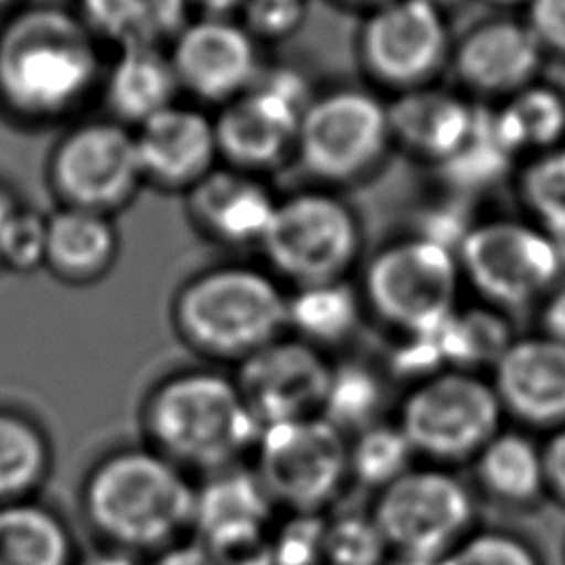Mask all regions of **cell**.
<instances>
[{"label": "cell", "instance_id": "cell-1", "mask_svg": "<svg viewBox=\"0 0 565 565\" xmlns=\"http://www.w3.org/2000/svg\"><path fill=\"white\" fill-rule=\"evenodd\" d=\"M102 42L57 4H22L0 24V108L22 124L75 115L104 79Z\"/></svg>", "mask_w": 565, "mask_h": 565}, {"label": "cell", "instance_id": "cell-2", "mask_svg": "<svg viewBox=\"0 0 565 565\" xmlns=\"http://www.w3.org/2000/svg\"><path fill=\"white\" fill-rule=\"evenodd\" d=\"M196 486L150 446L102 455L82 481L79 503L90 530L108 547L154 554L185 539L194 521Z\"/></svg>", "mask_w": 565, "mask_h": 565}, {"label": "cell", "instance_id": "cell-3", "mask_svg": "<svg viewBox=\"0 0 565 565\" xmlns=\"http://www.w3.org/2000/svg\"><path fill=\"white\" fill-rule=\"evenodd\" d=\"M146 446L181 470L218 472L252 455L260 424L232 375L181 369L148 388L141 411Z\"/></svg>", "mask_w": 565, "mask_h": 565}, {"label": "cell", "instance_id": "cell-4", "mask_svg": "<svg viewBox=\"0 0 565 565\" xmlns=\"http://www.w3.org/2000/svg\"><path fill=\"white\" fill-rule=\"evenodd\" d=\"M170 320L194 353L238 364L287 333V291L269 269L223 263L181 282Z\"/></svg>", "mask_w": 565, "mask_h": 565}, {"label": "cell", "instance_id": "cell-5", "mask_svg": "<svg viewBox=\"0 0 565 565\" xmlns=\"http://www.w3.org/2000/svg\"><path fill=\"white\" fill-rule=\"evenodd\" d=\"M258 249L267 269L291 289L349 278L362 252V223L333 190H296L278 196Z\"/></svg>", "mask_w": 565, "mask_h": 565}, {"label": "cell", "instance_id": "cell-6", "mask_svg": "<svg viewBox=\"0 0 565 565\" xmlns=\"http://www.w3.org/2000/svg\"><path fill=\"white\" fill-rule=\"evenodd\" d=\"M457 254L408 234L382 245L362 271L364 309L397 335L437 331L457 309L461 285Z\"/></svg>", "mask_w": 565, "mask_h": 565}, {"label": "cell", "instance_id": "cell-7", "mask_svg": "<svg viewBox=\"0 0 565 565\" xmlns=\"http://www.w3.org/2000/svg\"><path fill=\"white\" fill-rule=\"evenodd\" d=\"M393 148L388 106L371 88L335 86L309 102L294 159L322 188L371 177Z\"/></svg>", "mask_w": 565, "mask_h": 565}, {"label": "cell", "instance_id": "cell-8", "mask_svg": "<svg viewBox=\"0 0 565 565\" xmlns=\"http://www.w3.org/2000/svg\"><path fill=\"white\" fill-rule=\"evenodd\" d=\"M503 408L488 380L475 371L444 369L402 397L395 424L415 457L457 463L477 457L499 433Z\"/></svg>", "mask_w": 565, "mask_h": 565}, {"label": "cell", "instance_id": "cell-9", "mask_svg": "<svg viewBox=\"0 0 565 565\" xmlns=\"http://www.w3.org/2000/svg\"><path fill=\"white\" fill-rule=\"evenodd\" d=\"M254 475L285 512L327 514L349 477V439L324 417L263 426L252 450Z\"/></svg>", "mask_w": 565, "mask_h": 565}, {"label": "cell", "instance_id": "cell-10", "mask_svg": "<svg viewBox=\"0 0 565 565\" xmlns=\"http://www.w3.org/2000/svg\"><path fill=\"white\" fill-rule=\"evenodd\" d=\"M461 280L494 309L541 302L565 265L563 245L530 221H475L457 247Z\"/></svg>", "mask_w": 565, "mask_h": 565}, {"label": "cell", "instance_id": "cell-11", "mask_svg": "<svg viewBox=\"0 0 565 565\" xmlns=\"http://www.w3.org/2000/svg\"><path fill=\"white\" fill-rule=\"evenodd\" d=\"M313 95L298 68H263L247 90L214 115L221 163L263 177L294 159L300 119Z\"/></svg>", "mask_w": 565, "mask_h": 565}, {"label": "cell", "instance_id": "cell-12", "mask_svg": "<svg viewBox=\"0 0 565 565\" xmlns=\"http://www.w3.org/2000/svg\"><path fill=\"white\" fill-rule=\"evenodd\" d=\"M46 183L62 207L113 216L143 185L132 128L113 117L71 126L49 152Z\"/></svg>", "mask_w": 565, "mask_h": 565}, {"label": "cell", "instance_id": "cell-13", "mask_svg": "<svg viewBox=\"0 0 565 565\" xmlns=\"http://www.w3.org/2000/svg\"><path fill=\"white\" fill-rule=\"evenodd\" d=\"M355 42L364 75L395 95L433 84L452 53L446 13L426 0H384L369 9Z\"/></svg>", "mask_w": 565, "mask_h": 565}, {"label": "cell", "instance_id": "cell-14", "mask_svg": "<svg viewBox=\"0 0 565 565\" xmlns=\"http://www.w3.org/2000/svg\"><path fill=\"white\" fill-rule=\"evenodd\" d=\"M371 516L391 554L439 558L463 539L472 521V499L441 466H413L377 492Z\"/></svg>", "mask_w": 565, "mask_h": 565}, {"label": "cell", "instance_id": "cell-15", "mask_svg": "<svg viewBox=\"0 0 565 565\" xmlns=\"http://www.w3.org/2000/svg\"><path fill=\"white\" fill-rule=\"evenodd\" d=\"M331 369L324 351L285 333L238 362L232 377L263 428L320 415Z\"/></svg>", "mask_w": 565, "mask_h": 565}, {"label": "cell", "instance_id": "cell-16", "mask_svg": "<svg viewBox=\"0 0 565 565\" xmlns=\"http://www.w3.org/2000/svg\"><path fill=\"white\" fill-rule=\"evenodd\" d=\"M166 49L179 88L201 104H227L263 71L260 44L236 18H190Z\"/></svg>", "mask_w": 565, "mask_h": 565}, {"label": "cell", "instance_id": "cell-17", "mask_svg": "<svg viewBox=\"0 0 565 565\" xmlns=\"http://www.w3.org/2000/svg\"><path fill=\"white\" fill-rule=\"evenodd\" d=\"M545 55L525 20L497 15L452 42L448 66L463 93L501 102L539 79Z\"/></svg>", "mask_w": 565, "mask_h": 565}, {"label": "cell", "instance_id": "cell-18", "mask_svg": "<svg viewBox=\"0 0 565 565\" xmlns=\"http://www.w3.org/2000/svg\"><path fill=\"white\" fill-rule=\"evenodd\" d=\"M143 183L188 192L218 166L214 117L192 104H170L132 128Z\"/></svg>", "mask_w": 565, "mask_h": 565}, {"label": "cell", "instance_id": "cell-19", "mask_svg": "<svg viewBox=\"0 0 565 565\" xmlns=\"http://www.w3.org/2000/svg\"><path fill=\"white\" fill-rule=\"evenodd\" d=\"M278 196L260 174L216 166L185 192L196 232L223 247H258Z\"/></svg>", "mask_w": 565, "mask_h": 565}, {"label": "cell", "instance_id": "cell-20", "mask_svg": "<svg viewBox=\"0 0 565 565\" xmlns=\"http://www.w3.org/2000/svg\"><path fill=\"white\" fill-rule=\"evenodd\" d=\"M503 411L536 426H565V347L547 335L516 338L492 366Z\"/></svg>", "mask_w": 565, "mask_h": 565}, {"label": "cell", "instance_id": "cell-21", "mask_svg": "<svg viewBox=\"0 0 565 565\" xmlns=\"http://www.w3.org/2000/svg\"><path fill=\"white\" fill-rule=\"evenodd\" d=\"M386 106L393 146L435 168L463 148L481 110L463 90L437 84L397 93Z\"/></svg>", "mask_w": 565, "mask_h": 565}, {"label": "cell", "instance_id": "cell-22", "mask_svg": "<svg viewBox=\"0 0 565 565\" xmlns=\"http://www.w3.org/2000/svg\"><path fill=\"white\" fill-rule=\"evenodd\" d=\"M119 254L113 216L62 207L46 214L44 267L62 282L88 285L104 278Z\"/></svg>", "mask_w": 565, "mask_h": 565}, {"label": "cell", "instance_id": "cell-23", "mask_svg": "<svg viewBox=\"0 0 565 565\" xmlns=\"http://www.w3.org/2000/svg\"><path fill=\"white\" fill-rule=\"evenodd\" d=\"M179 90L166 46L117 49L102 79L113 119L128 128H137L174 104Z\"/></svg>", "mask_w": 565, "mask_h": 565}, {"label": "cell", "instance_id": "cell-24", "mask_svg": "<svg viewBox=\"0 0 565 565\" xmlns=\"http://www.w3.org/2000/svg\"><path fill=\"white\" fill-rule=\"evenodd\" d=\"M274 503L252 468H225L196 486L192 530L199 541L274 523Z\"/></svg>", "mask_w": 565, "mask_h": 565}, {"label": "cell", "instance_id": "cell-25", "mask_svg": "<svg viewBox=\"0 0 565 565\" xmlns=\"http://www.w3.org/2000/svg\"><path fill=\"white\" fill-rule=\"evenodd\" d=\"M188 0H77L75 13L102 42L117 49L168 46L183 29Z\"/></svg>", "mask_w": 565, "mask_h": 565}, {"label": "cell", "instance_id": "cell-26", "mask_svg": "<svg viewBox=\"0 0 565 565\" xmlns=\"http://www.w3.org/2000/svg\"><path fill=\"white\" fill-rule=\"evenodd\" d=\"M488 119L497 141L514 159H527L565 143V93L536 79L490 108Z\"/></svg>", "mask_w": 565, "mask_h": 565}, {"label": "cell", "instance_id": "cell-27", "mask_svg": "<svg viewBox=\"0 0 565 565\" xmlns=\"http://www.w3.org/2000/svg\"><path fill=\"white\" fill-rule=\"evenodd\" d=\"M364 302L349 278L294 287L287 294V333L327 351L344 344L360 327Z\"/></svg>", "mask_w": 565, "mask_h": 565}, {"label": "cell", "instance_id": "cell-28", "mask_svg": "<svg viewBox=\"0 0 565 565\" xmlns=\"http://www.w3.org/2000/svg\"><path fill=\"white\" fill-rule=\"evenodd\" d=\"M68 523L49 505L24 499L0 503V565H75Z\"/></svg>", "mask_w": 565, "mask_h": 565}, {"label": "cell", "instance_id": "cell-29", "mask_svg": "<svg viewBox=\"0 0 565 565\" xmlns=\"http://www.w3.org/2000/svg\"><path fill=\"white\" fill-rule=\"evenodd\" d=\"M51 463L46 430L22 411L0 408V503L33 499L49 479Z\"/></svg>", "mask_w": 565, "mask_h": 565}, {"label": "cell", "instance_id": "cell-30", "mask_svg": "<svg viewBox=\"0 0 565 565\" xmlns=\"http://www.w3.org/2000/svg\"><path fill=\"white\" fill-rule=\"evenodd\" d=\"M475 459L481 486L503 501H532L545 486L541 448L525 435L497 433Z\"/></svg>", "mask_w": 565, "mask_h": 565}, {"label": "cell", "instance_id": "cell-31", "mask_svg": "<svg viewBox=\"0 0 565 565\" xmlns=\"http://www.w3.org/2000/svg\"><path fill=\"white\" fill-rule=\"evenodd\" d=\"M512 340L505 318L494 307H457L439 327V342L448 369L477 371L486 364L494 366Z\"/></svg>", "mask_w": 565, "mask_h": 565}, {"label": "cell", "instance_id": "cell-32", "mask_svg": "<svg viewBox=\"0 0 565 565\" xmlns=\"http://www.w3.org/2000/svg\"><path fill=\"white\" fill-rule=\"evenodd\" d=\"M516 196L527 221L565 247V143L523 159Z\"/></svg>", "mask_w": 565, "mask_h": 565}, {"label": "cell", "instance_id": "cell-33", "mask_svg": "<svg viewBox=\"0 0 565 565\" xmlns=\"http://www.w3.org/2000/svg\"><path fill=\"white\" fill-rule=\"evenodd\" d=\"M384 402L382 375L360 362L333 364L320 417L344 435L380 422Z\"/></svg>", "mask_w": 565, "mask_h": 565}, {"label": "cell", "instance_id": "cell-34", "mask_svg": "<svg viewBox=\"0 0 565 565\" xmlns=\"http://www.w3.org/2000/svg\"><path fill=\"white\" fill-rule=\"evenodd\" d=\"M415 452L395 422H375L349 439V477L380 492L413 468Z\"/></svg>", "mask_w": 565, "mask_h": 565}, {"label": "cell", "instance_id": "cell-35", "mask_svg": "<svg viewBox=\"0 0 565 565\" xmlns=\"http://www.w3.org/2000/svg\"><path fill=\"white\" fill-rule=\"evenodd\" d=\"M512 161L514 157L497 141L490 128L488 110L481 108L472 137L463 143L461 150H457L435 170L450 194L468 196L494 185L501 177H505Z\"/></svg>", "mask_w": 565, "mask_h": 565}, {"label": "cell", "instance_id": "cell-36", "mask_svg": "<svg viewBox=\"0 0 565 565\" xmlns=\"http://www.w3.org/2000/svg\"><path fill=\"white\" fill-rule=\"evenodd\" d=\"M391 547L371 512L327 516L322 565H386Z\"/></svg>", "mask_w": 565, "mask_h": 565}, {"label": "cell", "instance_id": "cell-37", "mask_svg": "<svg viewBox=\"0 0 565 565\" xmlns=\"http://www.w3.org/2000/svg\"><path fill=\"white\" fill-rule=\"evenodd\" d=\"M46 214L18 201L0 232V267L29 274L44 267Z\"/></svg>", "mask_w": 565, "mask_h": 565}, {"label": "cell", "instance_id": "cell-38", "mask_svg": "<svg viewBox=\"0 0 565 565\" xmlns=\"http://www.w3.org/2000/svg\"><path fill=\"white\" fill-rule=\"evenodd\" d=\"M324 525L327 514L285 512L269 530L274 565H322Z\"/></svg>", "mask_w": 565, "mask_h": 565}, {"label": "cell", "instance_id": "cell-39", "mask_svg": "<svg viewBox=\"0 0 565 565\" xmlns=\"http://www.w3.org/2000/svg\"><path fill=\"white\" fill-rule=\"evenodd\" d=\"M309 18V0H245L236 20L258 44L294 38Z\"/></svg>", "mask_w": 565, "mask_h": 565}, {"label": "cell", "instance_id": "cell-40", "mask_svg": "<svg viewBox=\"0 0 565 565\" xmlns=\"http://www.w3.org/2000/svg\"><path fill=\"white\" fill-rule=\"evenodd\" d=\"M439 565H541L532 547L503 532L463 536Z\"/></svg>", "mask_w": 565, "mask_h": 565}, {"label": "cell", "instance_id": "cell-41", "mask_svg": "<svg viewBox=\"0 0 565 565\" xmlns=\"http://www.w3.org/2000/svg\"><path fill=\"white\" fill-rule=\"evenodd\" d=\"M523 20L545 53L565 57V0H527Z\"/></svg>", "mask_w": 565, "mask_h": 565}, {"label": "cell", "instance_id": "cell-42", "mask_svg": "<svg viewBox=\"0 0 565 565\" xmlns=\"http://www.w3.org/2000/svg\"><path fill=\"white\" fill-rule=\"evenodd\" d=\"M146 565H218V563L212 556V552L194 536V539H181L150 554Z\"/></svg>", "mask_w": 565, "mask_h": 565}, {"label": "cell", "instance_id": "cell-43", "mask_svg": "<svg viewBox=\"0 0 565 565\" xmlns=\"http://www.w3.org/2000/svg\"><path fill=\"white\" fill-rule=\"evenodd\" d=\"M545 486H550L565 501V426H561L541 448Z\"/></svg>", "mask_w": 565, "mask_h": 565}, {"label": "cell", "instance_id": "cell-44", "mask_svg": "<svg viewBox=\"0 0 565 565\" xmlns=\"http://www.w3.org/2000/svg\"><path fill=\"white\" fill-rule=\"evenodd\" d=\"M541 333L565 347V285H556L541 300Z\"/></svg>", "mask_w": 565, "mask_h": 565}, {"label": "cell", "instance_id": "cell-45", "mask_svg": "<svg viewBox=\"0 0 565 565\" xmlns=\"http://www.w3.org/2000/svg\"><path fill=\"white\" fill-rule=\"evenodd\" d=\"M245 0H188L190 9L210 18H236Z\"/></svg>", "mask_w": 565, "mask_h": 565}, {"label": "cell", "instance_id": "cell-46", "mask_svg": "<svg viewBox=\"0 0 565 565\" xmlns=\"http://www.w3.org/2000/svg\"><path fill=\"white\" fill-rule=\"evenodd\" d=\"M75 565H146V563L137 554L115 550V547H106V550H99V552L82 558Z\"/></svg>", "mask_w": 565, "mask_h": 565}, {"label": "cell", "instance_id": "cell-47", "mask_svg": "<svg viewBox=\"0 0 565 565\" xmlns=\"http://www.w3.org/2000/svg\"><path fill=\"white\" fill-rule=\"evenodd\" d=\"M441 558V556H439ZM439 558L430 556H411V554H391L386 565H439Z\"/></svg>", "mask_w": 565, "mask_h": 565}, {"label": "cell", "instance_id": "cell-48", "mask_svg": "<svg viewBox=\"0 0 565 565\" xmlns=\"http://www.w3.org/2000/svg\"><path fill=\"white\" fill-rule=\"evenodd\" d=\"M15 205H18V199L0 183V232H2V227H4L9 214L13 212Z\"/></svg>", "mask_w": 565, "mask_h": 565}, {"label": "cell", "instance_id": "cell-49", "mask_svg": "<svg viewBox=\"0 0 565 565\" xmlns=\"http://www.w3.org/2000/svg\"><path fill=\"white\" fill-rule=\"evenodd\" d=\"M488 2L490 7H497V9H516V7H525L527 0H483Z\"/></svg>", "mask_w": 565, "mask_h": 565}, {"label": "cell", "instance_id": "cell-50", "mask_svg": "<svg viewBox=\"0 0 565 565\" xmlns=\"http://www.w3.org/2000/svg\"><path fill=\"white\" fill-rule=\"evenodd\" d=\"M340 2H344V4H349V7H358V9L369 11V9L377 7V4H382L384 0H340Z\"/></svg>", "mask_w": 565, "mask_h": 565}, {"label": "cell", "instance_id": "cell-51", "mask_svg": "<svg viewBox=\"0 0 565 565\" xmlns=\"http://www.w3.org/2000/svg\"><path fill=\"white\" fill-rule=\"evenodd\" d=\"M426 2H430L433 7H437L439 11H448V9H452V7H457V4H461L463 0H426Z\"/></svg>", "mask_w": 565, "mask_h": 565}, {"label": "cell", "instance_id": "cell-52", "mask_svg": "<svg viewBox=\"0 0 565 565\" xmlns=\"http://www.w3.org/2000/svg\"><path fill=\"white\" fill-rule=\"evenodd\" d=\"M20 7H22V0H0V13H4V15H9L11 11H15Z\"/></svg>", "mask_w": 565, "mask_h": 565}, {"label": "cell", "instance_id": "cell-53", "mask_svg": "<svg viewBox=\"0 0 565 565\" xmlns=\"http://www.w3.org/2000/svg\"><path fill=\"white\" fill-rule=\"evenodd\" d=\"M563 252H565V247H563Z\"/></svg>", "mask_w": 565, "mask_h": 565}]
</instances>
